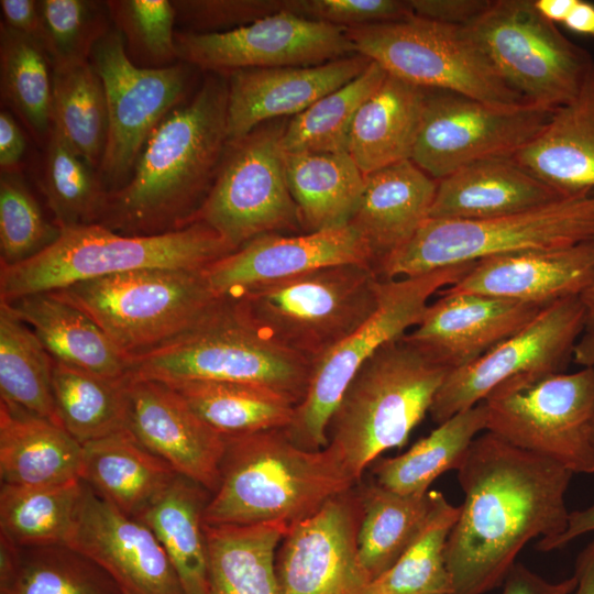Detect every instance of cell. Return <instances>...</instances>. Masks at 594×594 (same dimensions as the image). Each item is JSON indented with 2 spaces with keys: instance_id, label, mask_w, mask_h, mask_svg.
Returning <instances> with one entry per match:
<instances>
[{
  "instance_id": "cell-1",
  "label": "cell",
  "mask_w": 594,
  "mask_h": 594,
  "mask_svg": "<svg viewBox=\"0 0 594 594\" xmlns=\"http://www.w3.org/2000/svg\"><path fill=\"white\" fill-rule=\"evenodd\" d=\"M457 471L464 499L446 543L450 594H485L504 583L530 540L564 531L574 473L488 431Z\"/></svg>"
},
{
  "instance_id": "cell-2",
  "label": "cell",
  "mask_w": 594,
  "mask_h": 594,
  "mask_svg": "<svg viewBox=\"0 0 594 594\" xmlns=\"http://www.w3.org/2000/svg\"><path fill=\"white\" fill-rule=\"evenodd\" d=\"M228 80L209 76L170 111L144 145L129 180L109 191L99 224L156 235L193 223L217 176L227 143Z\"/></svg>"
},
{
  "instance_id": "cell-3",
  "label": "cell",
  "mask_w": 594,
  "mask_h": 594,
  "mask_svg": "<svg viewBox=\"0 0 594 594\" xmlns=\"http://www.w3.org/2000/svg\"><path fill=\"white\" fill-rule=\"evenodd\" d=\"M224 440L219 483L204 513L207 526L289 528L358 484L332 447L299 448L284 429Z\"/></svg>"
},
{
  "instance_id": "cell-4",
  "label": "cell",
  "mask_w": 594,
  "mask_h": 594,
  "mask_svg": "<svg viewBox=\"0 0 594 594\" xmlns=\"http://www.w3.org/2000/svg\"><path fill=\"white\" fill-rule=\"evenodd\" d=\"M448 374L404 336L362 364L328 426V446L356 483L383 452L406 443Z\"/></svg>"
},
{
  "instance_id": "cell-5",
  "label": "cell",
  "mask_w": 594,
  "mask_h": 594,
  "mask_svg": "<svg viewBox=\"0 0 594 594\" xmlns=\"http://www.w3.org/2000/svg\"><path fill=\"white\" fill-rule=\"evenodd\" d=\"M233 251L202 222L156 235H127L99 223L65 228L36 256L0 266V301L145 268L204 270Z\"/></svg>"
},
{
  "instance_id": "cell-6",
  "label": "cell",
  "mask_w": 594,
  "mask_h": 594,
  "mask_svg": "<svg viewBox=\"0 0 594 594\" xmlns=\"http://www.w3.org/2000/svg\"><path fill=\"white\" fill-rule=\"evenodd\" d=\"M382 283L371 265L343 264L228 298L270 340L314 363L374 314Z\"/></svg>"
},
{
  "instance_id": "cell-7",
  "label": "cell",
  "mask_w": 594,
  "mask_h": 594,
  "mask_svg": "<svg viewBox=\"0 0 594 594\" xmlns=\"http://www.w3.org/2000/svg\"><path fill=\"white\" fill-rule=\"evenodd\" d=\"M130 361V373L138 377L255 384L283 394L296 406L306 395L312 366L270 340L228 297L185 333Z\"/></svg>"
},
{
  "instance_id": "cell-8",
  "label": "cell",
  "mask_w": 594,
  "mask_h": 594,
  "mask_svg": "<svg viewBox=\"0 0 594 594\" xmlns=\"http://www.w3.org/2000/svg\"><path fill=\"white\" fill-rule=\"evenodd\" d=\"M592 240L594 191H587L501 217L429 218L376 273L382 279H395L491 256L559 250Z\"/></svg>"
},
{
  "instance_id": "cell-9",
  "label": "cell",
  "mask_w": 594,
  "mask_h": 594,
  "mask_svg": "<svg viewBox=\"0 0 594 594\" xmlns=\"http://www.w3.org/2000/svg\"><path fill=\"white\" fill-rule=\"evenodd\" d=\"M51 293L89 316L129 358L185 333L222 298L202 270L182 268L139 270Z\"/></svg>"
},
{
  "instance_id": "cell-10",
  "label": "cell",
  "mask_w": 594,
  "mask_h": 594,
  "mask_svg": "<svg viewBox=\"0 0 594 594\" xmlns=\"http://www.w3.org/2000/svg\"><path fill=\"white\" fill-rule=\"evenodd\" d=\"M355 53L428 90L514 108L528 102L502 77L465 26L418 18L345 29Z\"/></svg>"
},
{
  "instance_id": "cell-11",
  "label": "cell",
  "mask_w": 594,
  "mask_h": 594,
  "mask_svg": "<svg viewBox=\"0 0 594 594\" xmlns=\"http://www.w3.org/2000/svg\"><path fill=\"white\" fill-rule=\"evenodd\" d=\"M474 262L425 274L383 279L374 314L354 332L312 363L304 399L285 432L299 448L317 451L329 443V421L349 383L382 345L411 330L432 295L458 282Z\"/></svg>"
},
{
  "instance_id": "cell-12",
  "label": "cell",
  "mask_w": 594,
  "mask_h": 594,
  "mask_svg": "<svg viewBox=\"0 0 594 594\" xmlns=\"http://www.w3.org/2000/svg\"><path fill=\"white\" fill-rule=\"evenodd\" d=\"M486 431L572 473H594V370L519 377L483 400Z\"/></svg>"
},
{
  "instance_id": "cell-13",
  "label": "cell",
  "mask_w": 594,
  "mask_h": 594,
  "mask_svg": "<svg viewBox=\"0 0 594 594\" xmlns=\"http://www.w3.org/2000/svg\"><path fill=\"white\" fill-rule=\"evenodd\" d=\"M466 30L506 82L528 102L556 110L579 91L592 55L542 16L534 0H495Z\"/></svg>"
},
{
  "instance_id": "cell-14",
  "label": "cell",
  "mask_w": 594,
  "mask_h": 594,
  "mask_svg": "<svg viewBox=\"0 0 594 594\" xmlns=\"http://www.w3.org/2000/svg\"><path fill=\"white\" fill-rule=\"evenodd\" d=\"M285 125L265 122L228 141L215 182L193 219L213 229L234 251L260 235L301 227L285 175Z\"/></svg>"
},
{
  "instance_id": "cell-15",
  "label": "cell",
  "mask_w": 594,
  "mask_h": 594,
  "mask_svg": "<svg viewBox=\"0 0 594 594\" xmlns=\"http://www.w3.org/2000/svg\"><path fill=\"white\" fill-rule=\"evenodd\" d=\"M90 58L102 81L108 108L107 143L98 174L106 189L114 191L131 177L153 131L184 98L189 65L138 66L117 29L98 41Z\"/></svg>"
},
{
  "instance_id": "cell-16",
  "label": "cell",
  "mask_w": 594,
  "mask_h": 594,
  "mask_svg": "<svg viewBox=\"0 0 594 594\" xmlns=\"http://www.w3.org/2000/svg\"><path fill=\"white\" fill-rule=\"evenodd\" d=\"M553 112L534 103L504 108L428 90L411 161L439 180L479 161L513 157L543 130Z\"/></svg>"
},
{
  "instance_id": "cell-17",
  "label": "cell",
  "mask_w": 594,
  "mask_h": 594,
  "mask_svg": "<svg viewBox=\"0 0 594 594\" xmlns=\"http://www.w3.org/2000/svg\"><path fill=\"white\" fill-rule=\"evenodd\" d=\"M584 330L580 296L546 306L526 327L480 359L449 372L430 407L432 420L442 424L510 380L563 373Z\"/></svg>"
},
{
  "instance_id": "cell-18",
  "label": "cell",
  "mask_w": 594,
  "mask_h": 594,
  "mask_svg": "<svg viewBox=\"0 0 594 594\" xmlns=\"http://www.w3.org/2000/svg\"><path fill=\"white\" fill-rule=\"evenodd\" d=\"M177 57L200 69L311 66L355 54L345 29L280 11L223 32L175 33Z\"/></svg>"
},
{
  "instance_id": "cell-19",
  "label": "cell",
  "mask_w": 594,
  "mask_h": 594,
  "mask_svg": "<svg viewBox=\"0 0 594 594\" xmlns=\"http://www.w3.org/2000/svg\"><path fill=\"white\" fill-rule=\"evenodd\" d=\"M356 485L294 524L275 558L278 594H364L372 582L358 557Z\"/></svg>"
},
{
  "instance_id": "cell-20",
  "label": "cell",
  "mask_w": 594,
  "mask_h": 594,
  "mask_svg": "<svg viewBox=\"0 0 594 594\" xmlns=\"http://www.w3.org/2000/svg\"><path fill=\"white\" fill-rule=\"evenodd\" d=\"M127 430L177 474L212 494L219 483L226 440L205 424L168 384L129 373Z\"/></svg>"
},
{
  "instance_id": "cell-21",
  "label": "cell",
  "mask_w": 594,
  "mask_h": 594,
  "mask_svg": "<svg viewBox=\"0 0 594 594\" xmlns=\"http://www.w3.org/2000/svg\"><path fill=\"white\" fill-rule=\"evenodd\" d=\"M84 484L67 546L101 566L123 594H185L153 531Z\"/></svg>"
},
{
  "instance_id": "cell-22",
  "label": "cell",
  "mask_w": 594,
  "mask_h": 594,
  "mask_svg": "<svg viewBox=\"0 0 594 594\" xmlns=\"http://www.w3.org/2000/svg\"><path fill=\"white\" fill-rule=\"evenodd\" d=\"M343 264L373 267L367 245L350 224L296 235L266 233L212 262L202 273L216 296L230 297L256 286Z\"/></svg>"
},
{
  "instance_id": "cell-23",
  "label": "cell",
  "mask_w": 594,
  "mask_h": 594,
  "mask_svg": "<svg viewBox=\"0 0 594 594\" xmlns=\"http://www.w3.org/2000/svg\"><path fill=\"white\" fill-rule=\"evenodd\" d=\"M437 295L404 337L449 372L476 361L544 308L474 294Z\"/></svg>"
},
{
  "instance_id": "cell-24",
  "label": "cell",
  "mask_w": 594,
  "mask_h": 594,
  "mask_svg": "<svg viewBox=\"0 0 594 594\" xmlns=\"http://www.w3.org/2000/svg\"><path fill=\"white\" fill-rule=\"evenodd\" d=\"M371 62L355 53L319 65L230 72L228 141L242 139L270 120L302 112L358 77Z\"/></svg>"
},
{
  "instance_id": "cell-25",
  "label": "cell",
  "mask_w": 594,
  "mask_h": 594,
  "mask_svg": "<svg viewBox=\"0 0 594 594\" xmlns=\"http://www.w3.org/2000/svg\"><path fill=\"white\" fill-rule=\"evenodd\" d=\"M594 279V241L559 250L491 256L441 294H474L546 307L581 296Z\"/></svg>"
},
{
  "instance_id": "cell-26",
  "label": "cell",
  "mask_w": 594,
  "mask_h": 594,
  "mask_svg": "<svg viewBox=\"0 0 594 594\" xmlns=\"http://www.w3.org/2000/svg\"><path fill=\"white\" fill-rule=\"evenodd\" d=\"M437 184L411 160L365 175L360 205L349 224L367 245L375 272L429 219Z\"/></svg>"
},
{
  "instance_id": "cell-27",
  "label": "cell",
  "mask_w": 594,
  "mask_h": 594,
  "mask_svg": "<svg viewBox=\"0 0 594 594\" xmlns=\"http://www.w3.org/2000/svg\"><path fill=\"white\" fill-rule=\"evenodd\" d=\"M564 195L513 157L479 161L441 178L429 218L479 220L532 209Z\"/></svg>"
},
{
  "instance_id": "cell-28",
  "label": "cell",
  "mask_w": 594,
  "mask_h": 594,
  "mask_svg": "<svg viewBox=\"0 0 594 594\" xmlns=\"http://www.w3.org/2000/svg\"><path fill=\"white\" fill-rule=\"evenodd\" d=\"M513 158L564 195L594 191V65L578 94Z\"/></svg>"
},
{
  "instance_id": "cell-29",
  "label": "cell",
  "mask_w": 594,
  "mask_h": 594,
  "mask_svg": "<svg viewBox=\"0 0 594 594\" xmlns=\"http://www.w3.org/2000/svg\"><path fill=\"white\" fill-rule=\"evenodd\" d=\"M4 304L32 328L55 361L110 378L130 373V358L105 331L53 293L30 294Z\"/></svg>"
},
{
  "instance_id": "cell-30",
  "label": "cell",
  "mask_w": 594,
  "mask_h": 594,
  "mask_svg": "<svg viewBox=\"0 0 594 594\" xmlns=\"http://www.w3.org/2000/svg\"><path fill=\"white\" fill-rule=\"evenodd\" d=\"M428 89L387 74L353 120L346 152L364 175L411 160Z\"/></svg>"
},
{
  "instance_id": "cell-31",
  "label": "cell",
  "mask_w": 594,
  "mask_h": 594,
  "mask_svg": "<svg viewBox=\"0 0 594 594\" xmlns=\"http://www.w3.org/2000/svg\"><path fill=\"white\" fill-rule=\"evenodd\" d=\"M82 444L64 427L0 403L1 484L43 486L81 480Z\"/></svg>"
},
{
  "instance_id": "cell-32",
  "label": "cell",
  "mask_w": 594,
  "mask_h": 594,
  "mask_svg": "<svg viewBox=\"0 0 594 594\" xmlns=\"http://www.w3.org/2000/svg\"><path fill=\"white\" fill-rule=\"evenodd\" d=\"M178 474L123 430L82 444L81 481L138 518Z\"/></svg>"
},
{
  "instance_id": "cell-33",
  "label": "cell",
  "mask_w": 594,
  "mask_h": 594,
  "mask_svg": "<svg viewBox=\"0 0 594 594\" xmlns=\"http://www.w3.org/2000/svg\"><path fill=\"white\" fill-rule=\"evenodd\" d=\"M288 189L301 227L316 232L348 226L364 189L365 175L348 152L284 153Z\"/></svg>"
},
{
  "instance_id": "cell-34",
  "label": "cell",
  "mask_w": 594,
  "mask_h": 594,
  "mask_svg": "<svg viewBox=\"0 0 594 594\" xmlns=\"http://www.w3.org/2000/svg\"><path fill=\"white\" fill-rule=\"evenodd\" d=\"M210 492L178 474L138 519L156 536L185 594H209L204 513Z\"/></svg>"
},
{
  "instance_id": "cell-35",
  "label": "cell",
  "mask_w": 594,
  "mask_h": 594,
  "mask_svg": "<svg viewBox=\"0 0 594 594\" xmlns=\"http://www.w3.org/2000/svg\"><path fill=\"white\" fill-rule=\"evenodd\" d=\"M0 594H123L96 562L64 546L20 548L0 535Z\"/></svg>"
},
{
  "instance_id": "cell-36",
  "label": "cell",
  "mask_w": 594,
  "mask_h": 594,
  "mask_svg": "<svg viewBox=\"0 0 594 594\" xmlns=\"http://www.w3.org/2000/svg\"><path fill=\"white\" fill-rule=\"evenodd\" d=\"M287 530L279 522L205 525L209 594H278L275 558Z\"/></svg>"
},
{
  "instance_id": "cell-37",
  "label": "cell",
  "mask_w": 594,
  "mask_h": 594,
  "mask_svg": "<svg viewBox=\"0 0 594 594\" xmlns=\"http://www.w3.org/2000/svg\"><path fill=\"white\" fill-rule=\"evenodd\" d=\"M362 517L358 532L359 561L373 581L414 543L433 504V493L399 494L376 481L356 484Z\"/></svg>"
},
{
  "instance_id": "cell-38",
  "label": "cell",
  "mask_w": 594,
  "mask_h": 594,
  "mask_svg": "<svg viewBox=\"0 0 594 594\" xmlns=\"http://www.w3.org/2000/svg\"><path fill=\"white\" fill-rule=\"evenodd\" d=\"M164 383L224 438L285 429L296 408V404L283 394L255 384L206 380Z\"/></svg>"
},
{
  "instance_id": "cell-39",
  "label": "cell",
  "mask_w": 594,
  "mask_h": 594,
  "mask_svg": "<svg viewBox=\"0 0 594 594\" xmlns=\"http://www.w3.org/2000/svg\"><path fill=\"white\" fill-rule=\"evenodd\" d=\"M486 419L484 402L455 414L403 454L375 460L374 481L399 494L427 493L437 477L460 468Z\"/></svg>"
},
{
  "instance_id": "cell-40",
  "label": "cell",
  "mask_w": 594,
  "mask_h": 594,
  "mask_svg": "<svg viewBox=\"0 0 594 594\" xmlns=\"http://www.w3.org/2000/svg\"><path fill=\"white\" fill-rule=\"evenodd\" d=\"M53 366L54 359L33 330L0 302L1 403L62 426L53 395Z\"/></svg>"
},
{
  "instance_id": "cell-41",
  "label": "cell",
  "mask_w": 594,
  "mask_h": 594,
  "mask_svg": "<svg viewBox=\"0 0 594 594\" xmlns=\"http://www.w3.org/2000/svg\"><path fill=\"white\" fill-rule=\"evenodd\" d=\"M84 490L81 480L43 486L1 484V535L20 548L67 546Z\"/></svg>"
},
{
  "instance_id": "cell-42",
  "label": "cell",
  "mask_w": 594,
  "mask_h": 594,
  "mask_svg": "<svg viewBox=\"0 0 594 594\" xmlns=\"http://www.w3.org/2000/svg\"><path fill=\"white\" fill-rule=\"evenodd\" d=\"M128 375L110 378L54 360L56 410L62 426L80 444L127 430Z\"/></svg>"
},
{
  "instance_id": "cell-43",
  "label": "cell",
  "mask_w": 594,
  "mask_h": 594,
  "mask_svg": "<svg viewBox=\"0 0 594 594\" xmlns=\"http://www.w3.org/2000/svg\"><path fill=\"white\" fill-rule=\"evenodd\" d=\"M52 127L95 169L108 135L102 81L90 61L53 68Z\"/></svg>"
},
{
  "instance_id": "cell-44",
  "label": "cell",
  "mask_w": 594,
  "mask_h": 594,
  "mask_svg": "<svg viewBox=\"0 0 594 594\" xmlns=\"http://www.w3.org/2000/svg\"><path fill=\"white\" fill-rule=\"evenodd\" d=\"M50 64L41 42L1 22L2 97L42 143L47 142L52 129L53 74H50Z\"/></svg>"
},
{
  "instance_id": "cell-45",
  "label": "cell",
  "mask_w": 594,
  "mask_h": 594,
  "mask_svg": "<svg viewBox=\"0 0 594 594\" xmlns=\"http://www.w3.org/2000/svg\"><path fill=\"white\" fill-rule=\"evenodd\" d=\"M386 76L387 73L377 63L371 62L358 77L294 116L282 135L284 153L346 152L358 110Z\"/></svg>"
},
{
  "instance_id": "cell-46",
  "label": "cell",
  "mask_w": 594,
  "mask_h": 594,
  "mask_svg": "<svg viewBox=\"0 0 594 594\" xmlns=\"http://www.w3.org/2000/svg\"><path fill=\"white\" fill-rule=\"evenodd\" d=\"M428 520L406 552L385 573L373 580L364 594H450L446 543L460 514L441 492L432 491Z\"/></svg>"
},
{
  "instance_id": "cell-47",
  "label": "cell",
  "mask_w": 594,
  "mask_h": 594,
  "mask_svg": "<svg viewBox=\"0 0 594 594\" xmlns=\"http://www.w3.org/2000/svg\"><path fill=\"white\" fill-rule=\"evenodd\" d=\"M42 191L61 229L98 223L108 190L89 165L52 127L46 142Z\"/></svg>"
},
{
  "instance_id": "cell-48",
  "label": "cell",
  "mask_w": 594,
  "mask_h": 594,
  "mask_svg": "<svg viewBox=\"0 0 594 594\" xmlns=\"http://www.w3.org/2000/svg\"><path fill=\"white\" fill-rule=\"evenodd\" d=\"M41 43L52 68L88 62L94 47L109 29L106 3L87 0L37 1Z\"/></svg>"
},
{
  "instance_id": "cell-49",
  "label": "cell",
  "mask_w": 594,
  "mask_h": 594,
  "mask_svg": "<svg viewBox=\"0 0 594 594\" xmlns=\"http://www.w3.org/2000/svg\"><path fill=\"white\" fill-rule=\"evenodd\" d=\"M61 228L44 216L19 173L0 177V266H14L52 245Z\"/></svg>"
},
{
  "instance_id": "cell-50",
  "label": "cell",
  "mask_w": 594,
  "mask_h": 594,
  "mask_svg": "<svg viewBox=\"0 0 594 594\" xmlns=\"http://www.w3.org/2000/svg\"><path fill=\"white\" fill-rule=\"evenodd\" d=\"M109 16L141 67H165L177 59L174 24L176 10L168 0H114L105 2Z\"/></svg>"
},
{
  "instance_id": "cell-51",
  "label": "cell",
  "mask_w": 594,
  "mask_h": 594,
  "mask_svg": "<svg viewBox=\"0 0 594 594\" xmlns=\"http://www.w3.org/2000/svg\"><path fill=\"white\" fill-rule=\"evenodd\" d=\"M176 23L189 32H223L287 11L288 0H177Z\"/></svg>"
},
{
  "instance_id": "cell-52",
  "label": "cell",
  "mask_w": 594,
  "mask_h": 594,
  "mask_svg": "<svg viewBox=\"0 0 594 594\" xmlns=\"http://www.w3.org/2000/svg\"><path fill=\"white\" fill-rule=\"evenodd\" d=\"M288 12L344 29L395 21L411 15L400 0H288Z\"/></svg>"
},
{
  "instance_id": "cell-53",
  "label": "cell",
  "mask_w": 594,
  "mask_h": 594,
  "mask_svg": "<svg viewBox=\"0 0 594 594\" xmlns=\"http://www.w3.org/2000/svg\"><path fill=\"white\" fill-rule=\"evenodd\" d=\"M491 3V0H408L411 13L443 24L466 26Z\"/></svg>"
},
{
  "instance_id": "cell-54",
  "label": "cell",
  "mask_w": 594,
  "mask_h": 594,
  "mask_svg": "<svg viewBox=\"0 0 594 594\" xmlns=\"http://www.w3.org/2000/svg\"><path fill=\"white\" fill-rule=\"evenodd\" d=\"M503 594H572L578 579L572 575L560 582H549L520 562L509 570L503 583Z\"/></svg>"
},
{
  "instance_id": "cell-55",
  "label": "cell",
  "mask_w": 594,
  "mask_h": 594,
  "mask_svg": "<svg viewBox=\"0 0 594 594\" xmlns=\"http://www.w3.org/2000/svg\"><path fill=\"white\" fill-rule=\"evenodd\" d=\"M24 134L12 114L0 112V168L1 174L19 173L25 153Z\"/></svg>"
},
{
  "instance_id": "cell-56",
  "label": "cell",
  "mask_w": 594,
  "mask_h": 594,
  "mask_svg": "<svg viewBox=\"0 0 594 594\" xmlns=\"http://www.w3.org/2000/svg\"><path fill=\"white\" fill-rule=\"evenodd\" d=\"M0 7L3 24L41 42L42 22L37 1L1 0Z\"/></svg>"
},
{
  "instance_id": "cell-57",
  "label": "cell",
  "mask_w": 594,
  "mask_h": 594,
  "mask_svg": "<svg viewBox=\"0 0 594 594\" xmlns=\"http://www.w3.org/2000/svg\"><path fill=\"white\" fill-rule=\"evenodd\" d=\"M592 531H594V504L571 512L564 531L551 539H540L536 548L543 552L561 549L578 537Z\"/></svg>"
},
{
  "instance_id": "cell-58",
  "label": "cell",
  "mask_w": 594,
  "mask_h": 594,
  "mask_svg": "<svg viewBox=\"0 0 594 594\" xmlns=\"http://www.w3.org/2000/svg\"><path fill=\"white\" fill-rule=\"evenodd\" d=\"M574 575L578 579L574 594H594V539L579 553Z\"/></svg>"
},
{
  "instance_id": "cell-59",
  "label": "cell",
  "mask_w": 594,
  "mask_h": 594,
  "mask_svg": "<svg viewBox=\"0 0 594 594\" xmlns=\"http://www.w3.org/2000/svg\"><path fill=\"white\" fill-rule=\"evenodd\" d=\"M563 24L574 33L594 37V4L578 0Z\"/></svg>"
},
{
  "instance_id": "cell-60",
  "label": "cell",
  "mask_w": 594,
  "mask_h": 594,
  "mask_svg": "<svg viewBox=\"0 0 594 594\" xmlns=\"http://www.w3.org/2000/svg\"><path fill=\"white\" fill-rule=\"evenodd\" d=\"M578 0H534L538 12L547 20L563 23Z\"/></svg>"
},
{
  "instance_id": "cell-61",
  "label": "cell",
  "mask_w": 594,
  "mask_h": 594,
  "mask_svg": "<svg viewBox=\"0 0 594 594\" xmlns=\"http://www.w3.org/2000/svg\"><path fill=\"white\" fill-rule=\"evenodd\" d=\"M573 363L594 370V329H585L573 351ZM592 442L594 447V420Z\"/></svg>"
},
{
  "instance_id": "cell-62",
  "label": "cell",
  "mask_w": 594,
  "mask_h": 594,
  "mask_svg": "<svg viewBox=\"0 0 594 594\" xmlns=\"http://www.w3.org/2000/svg\"><path fill=\"white\" fill-rule=\"evenodd\" d=\"M580 298L585 308V329H594V279Z\"/></svg>"
}]
</instances>
